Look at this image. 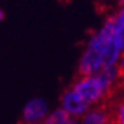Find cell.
<instances>
[{
	"instance_id": "cell-1",
	"label": "cell",
	"mask_w": 124,
	"mask_h": 124,
	"mask_svg": "<svg viewBox=\"0 0 124 124\" xmlns=\"http://www.w3.org/2000/svg\"><path fill=\"white\" fill-rule=\"evenodd\" d=\"M72 89L86 101L89 105H101L110 99L109 93L100 81L98 75L80 76Z\"/></svg>"
},
{
	"instance_id": "cell-2",
	"label": "cell",
	"mask_w": 124,
	"mask_h": 124,
	"mask_svg": "<svg viewBox=\"0 0 124 124\" xmlns=\"http://www.w3.org/2000/svg\"><path fill=\"white\" fill-rule=\"evenodd\" d=\"M105 69L104 60L96 51L86 46L85 51L82 52L77 65V72L80 76H93L98 75L99 72Z\"/></svg>"
},
{
	"instance_id": "cell-3",
	"label": "cell",
	"mask_w": 124,
	"mask_h": 124,
	"mask_svg": "<svg viewBox=\"0 0 124 124\" xmlns=\"http://www.w3.org/2000/svg\"><path fill=\"white\" fill-rule=\"evenodd\" d=\"M61 105L72 116H84L89 111V104L74 89H67L61 96Z\"/></svg>"
},
{
	"instance_id": "cell-4",
	"label": "cell",
	"mask_w": 124,
	"mask_h": 124,
	"mask_svg": "<svg viewBox=\"0 0 124 124\" xmlns=\"http://www.w3.org/2000/svg\"><path fill=\"white\" fill-rule=\"evenodd\" d=\"M48 106L47 103L41 98H34L25 104L23 109V120L24 123H34L47 116Z\"/></svg>"
},
{
	"instance_id": "cell-5",
	"label": "cell",
	"mask_w": 124,
	"mask_h": 124,
	"mask_svg": "<svg viewBox=\"0 0 124 124\" xmlns=\"http://www.w3.org/2000/svg\"><path fill=\"white\" fill-rule=\"evenodd\" d=\"M80 124H111L109 104L96 105L94 109H90L82 116Z\"/></svg>"
},
{
	"instance_id": "cell-6",
	"label": "cell",
	"mask_w": 124,
	"mask_h": 124,
	"mask_svg": "<svg viewBox=\"0 0 124 124\" xmlns=\"http://www.w3.org/2000/svg\"><path fill=\"white\" fill-rule=\"evenodd\" d=\"M70 122H71V115L63 108H60L48 114L44 118V122L42 124H69Z\"/></svg>"
},
{
	"instance_id": "cell-7",
	"label": "cell",
	"mask_w": 124,
	"mask_h": 124,
	"mask_svg": "<svg viewBox=\"0 0 124 124\" xmlns=\"http://www.w3.org/2000/svg\"><path fill=\"white\" fill-rule=\"evenodd\" d=\"M115 32H116V43L122 52H124V5L115 14Z\"/></svg>"
},
{
	"instance_id": "cell-8",
	"label": "cell",
	"mask_w": 124,
	"mask_h": 124,
	"mask_svg": "<svg viewBox=\"0 0 124 124\" xmlns=\"http://www.w3.org/2000/svg\"><path fill=\"white\" fill-rule=\"evenodd\" d=\"M111 124H124V99L109 105Z\"/></svg>"
},
{
	"instance_id": "cell-9",
	"label": "cell",
	"mask_w": 124,
	"mask_h": 124,
	"mask_svg": "<svg viewBox=\"0 0 124 124\" xmlns=\"http://www.w3.org/2000/svg\"><path fill=\"white\" fill-rule=\"evenodd\" d=\"M69 124H80V123H78L77 120H74V119H71V122H70Z\"/></svg>"
},
{
	"instance_id": "cell-10",
	"label": "cell",
	"mask_w": 124,
	"mask_h": 124,
	"mask_svg": "<svg viewBox=\"0 0 124 124\" xmlns=\"http://www.w3.org/2000/svg\"><path fill=\"white\" fill-rule=\"evenodd\" d=\"M118 3H119L120 5H124V0H118Z\"/></svg>"
},
{
	"instance_id": "cell-11",
	"label": "cell",
	"mask_w": 124,
	"mask_h": 124,
	"mask_svg": "<svg viewBox=\"0 0 124 124\" xmlns=\"http://www.w3.org/2000/svg\"><path fill=\"white\" fill-rule=\"evenodd\" d=\"M25 124H41L39 122H34V123H25Z\"/></svg>"
}]
</instances>
